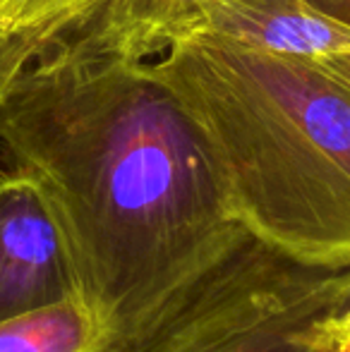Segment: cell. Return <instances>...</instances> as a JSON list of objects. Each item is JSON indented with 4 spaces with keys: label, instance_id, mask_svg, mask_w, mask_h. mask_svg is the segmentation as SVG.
<instances>
[{
    "label": "cell",
    "instance_id": "6da1fadb",
    "mask_svg": "<svg viewBox=\"0 0 350 352\" xmlns=\"http://www.w3.org/2000/svg\"><path fill=\"white\" fill-rule=\"evenodd\" d=\"M0 148L43 190L77 295L113 329L243 228L206 137L151 60L63 41L0 94Z\"/></svg>",
    "mask_w": 350,
    "mask_h": 352
},
{
    "label": "cell",
    "instance_id": "7a4b0ae2",
    "mask_svg": "<svg viewBox=\"0 0 350 352\" xmlns=\"http://www.w3.org/2000/svg\"><path fill=\"white\" fill-rule=\"evenodd\" d=\"M214 156L233 218L314 264H350V89L319 63L190 34L154 58Z\"/></svg>",
    "mask_w": 350,
    "mask_h": 352
},
{
    "label": "cell",
    "instance_id": "3957f363",
    "mask_svg": "<svg viewBox=\"0 0 350 352\" xmlns=\"http://www.w3.org/2000/svg\"><path fill=\"white\" fill-rule=\"evenodd\" d=\"M350 264H314L250 230L226 242L111 352H348Z\"/></svg>",
    "mask_w": 350,
    "mask_h": 352
},
{
    "label": "cell",
    "instance_id": "277c9868",
    "mask_svg": "<svg viewBox=\"0 0 350 352\" xmlns=\"http://www.w3.org/2000/svg\"><path fill=\"white\" fill-rule=\"evenodd\" d=\"M77 295L65 237L32 175L0 170V321Z\"/></svg>",
    "mask_w": 350,
    "mask_h": 352
},
{
    "label": "cell",
    "instance_id": "5b68a950",
    "mask_svg": "<svg viewBox=\"0 0 350 352\" xmlns=\"http://www.w3.org/2000/svg\"><path fill=\"white\" fill-rule=\"evenodd\" d=\"M190 34L305 60L350 56L348 24L307 0H195Z\"/></svg>",
    "mask_w": 350,
    "mask_h": 352
},
{
    "label": "cell",
    "instance_id": "8992f818",
    "mask_svg": "<svg viewBox=\"0 0 350 352\" xmlns=\"http://www.w3.org/2000/svg\"><path fill=\"white\" fill-rule=\"evenodd\" d=\"M192 17L195 0H106L70 38L103 51L154 60L190 34Z\"/></svg>",
    "mask_w": 350,
    "mask_h": 352
},
{
    "label": "cell",
    "instance_id": "52a82bcc",
    "mask_svg": "<svg viewBox=\"0 0 350 352\" xmlns=\"http://www.w3.org/2000/svg\"><path fill=\"white\" fill-rule=\"evenodd\" d=\"M106 0H0V94L22 70L77 34Z\"/></svg>",
    "mask_w": 350,
    "mask_h": 352
},
{
    "label": "cell",
    "instance_id": "ba28073f",
    "mask_svg": "<svg viewBox=\"0 0 350 352\" xmlns=\"http://www.w3.org/2000/svg\"><path fill=\"white\" fill-rule=\"evenodd\" d=\"M116 329L80 295L0 321V352H111Z\"/></svg>",
    "mask_w": 350,
    "mask_h": 352
},
{
    "label": "cell",
    "instance_id": "9c48e42d",
    "mask_svg": "<svg viewBox=\"0 0 350 352\" xmlns=\"http://www.w3.org/2000/svg\"><path fill=\"white\" fill-rule=\"evenodd\" d=\"M307 3L314 5L319 12L329 14V17L350 27V0H307Z\"/></svg>",
    "mask_w": 350,
    "mask_h": 352
},
{
    "label": "cell",
    "instance_id": "30bf717a",
    "mask_svg": "<svg viewBox=\"0 0 350 352\" xmlns=\"http://www.w3.org/2000/svg\"><path fill=\"white\" fill-rule=\"evenodd\" d=\"M324 67L333 79H338L341 84H346L350 89V56H336V58H327V60H314Z\"/></svg>",
    "mask_w": 350,
    "mask_h": 352
},
{
    "label": "cell",
    "instance_id": "8fae6325",
    "mask_svg": "<svg viewBox=\"0 0 350 352\" xmlns=\"http://www.w3.org/2000/svg\"><path fill=\"white\" fill-rule=\"evenodd\" d=\"M348 352H350V348H348Z\"/></svg>",
    "mask_w": 350,
    "mask_h": 352
},
{
    "label": "cell",
    "instance_id": "7c38bea8",
    "mask_svg": "<svg viewBox=\"0 0 350 352\" xmlns=\"http://www.w3.org/2000/svg\"><path fill=\"white\" fill-rule=\"evenodd\" d=\"M0 170H3V168H0Z\"/></svg>",
    "mask_w": 350,
    "mask_h": 352
}]
</instances>
